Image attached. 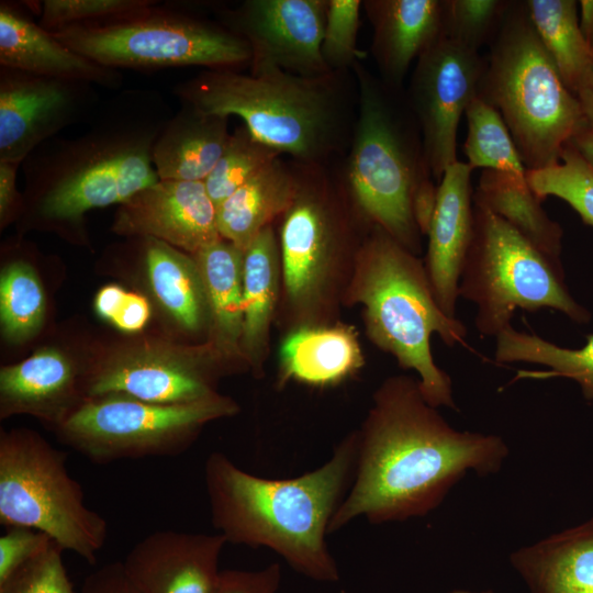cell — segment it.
Returning a JSON list of instances; mask_svg holds the SVG:
<instances>
[{
	"mask_svg": "<svg viewBox=\"0 0 593 593\" xmlns=\"http://www.w3.org/2000/svg\"><path fill=\"white\" fill-rule=\"evenodd\" d=\"M357 434L355 475L328 534L359 517L376 525L424 517L468 472L495 474L510 452L499 435L454 428L404 376L377 390Z\"/></svg>",
	"mask_w": 593,
	"mask_h": 593,
	"instance_id": "6da1fadb",
	"label": "cell"
},
{
	"mask_svg": "<svg viewBox=\"0 0 593 593\" xmlns=\"http://www.w3.org/2000/svg\"><path fill=\"white\" fill-rule=\"evenodd\" d=\"M172 114L158 91L126 89L110 99L81 134L40 145L21 167V227L85 239L88 211L120 205L159 180L153 147Z\"/></svg>",
	"mask_w": 593,
	"mask_h": 593,
	"instance_id": "7a4b0ae2",
	"label": "cell"
},
{
	"mask_svg": "<svg viewBox=\"0 0 593 593\" xmlns=\"http://www.w3.org/2000/svg\"><path fill=\"white\" fill-rule=\"evenodd\" d=\"M358 434L353 433L318 468L291 479H267L215 451L204 463V485L213 527L227 542L265 547L294 571L337 582V563L325 537L356 469Z\"/></svg>",
	"mask_w": 593,
	"mask_h": 593,
	"instance_id": "3957f363",
	"label": "cell"
},
{
	"mask_svg": "<svg viewBox=\"0 0 593 593\" xmlns=\"http://www.w3.org/2000/svg\"><path fill=\"white\" fill-rule=\"evenodd\" d=\"M180 103L238 116L255 137L300 164L343 159L357 113L353 71L306 77L279 68L205 69L176 83Z\"/></svg>",
	"mask_w": 593,
	"mask_h": 593,
	"instance_id": "277c9868",
	"label": "cell"
},
{
	"mask_svg": "<svg viewBox=\"0 0 593 593\" xmlns=\"http://www.w3.org/2000/svg\"><path fill=\"white\" fill-rule=\"evenodd\" d=\"M357 113L340 160L346 187L372 225L416 255L422 248L437 195L423 139L405 88L394 89L358 60Z\"/></svg>",
	"mask_w": 593,
	"mask_h": 593,
	"instance_id": "5b68a950",
	"label": "cell"
},
{
	"mask_svg": "<svg viewBox=\"0 0 593 593\" xmlns=\"http://www.w3.org/2000/svg\"><path fill=\"white\" fill-rule=\"evenodd\" d=\"M350 298L363 306L371 340L414 370L425 401L458 410L449 374L434 361L430 337L450 347L465 345L468 329L438 305L425 265L383 228L373 225L355 253Z\"/></svg>",
	"mask_w": 593,
	"mask_h": 593,
	"instance_id": "8992f818",
	"label": "cell"
},
{
	"mask_svg": "<svg viewBox=\"0 0 593 593\" xmlns=\"http://www.w3.org/2000/svg\"><path fill=\"white\" fill-rule=\"evenodd\" d=\"M478 97L501 114L527 170L558 163L591 126L541 43L525 1H512L489 45Z\"/></svg>",
	"mask_w": 593,
	"mask_h": 593,
	"instance_id": "52a82bcc",
	"label": "cell"
},
{
	"mask_svg": "<svg viewBox=\"0 0 593 593\" xmlns=\"http://www.w3.org/2000/svg\"><path fill=\"white\" fill-rule=\"evenodd\" d=\"M51 33L71 51L118 70L188 66L242 70L251 58L245 40L180 2L154 0L111 21Z\"/></svg>",
	"mask_w": 593,
	"mask_h": 593,
	"instance_id": "ba28073f",
	"label": "cell"
},
{
	"mask_svg": "<svg viewBox=\"0 0 593 593\" xmlns=\"http://www.w3.org/2000/svg\"><path fill=\"white\" fill-rule=\"evenodd\" d=\"M459 296L477 305L475 327L486 336L496 337L510 326L516 309L548 307L577 323L591 317L569 293L563 269L502 217L474 203Z\"/></svg>",
	"mask_w": 593,
	"mask_h": 593,
	"instance_id": "9c48e42d",
	"label": "cell"
},
{
	"mask_svg": "<svg viewBox=\"0 0 593 593\" xmlns=\"http://www.w3.org/2000/svg\"><path fill=\"white\" fill-rule=\"evenodd\" d=\"M0 523L40 530L89 564L108 536L107 521L86 505L65 452L27 428L0 432Z\"/></svg>",
	"mask_w": 593,
	"mask_h": 593,
	"instance_id": "30bf717a",
	"label": "cell"
},
{
	"mask_svg": "<svg viewBox=\"0 0 593 593\" xmlns=\"http://www.w3.org/2000/svg\"><path fill=\"white\" fill-rule=\"evenodd\" d=\"M231 398L188 404H156L121 394L87 398L55 429L58 440L91 462L174 457L184 452L204 425L232 416Z\"/></svg>",
	"mask_w": 593,
	"mask_h": 593,
	"instance_id": "8fae6325",
	"label": "cell"
},
{
	"mask_svg": "<svg viewBox=\"0 0 593 593\" xmlns=\"http://www.w3.org/2000/svg\"><path fill=\"white\" fill-rule=\"evenodd\" d=\"M220 357L210 343L186 347L143 339L120 347L88 368L87 398L121 394L156 404H188L216 396Z\"/></svg>",
	"mask_w": 593,
	"mask_h": 593,
	"instance_id": "7c38bea8",
	"label": "cell"
},
{
	"mask_svg": "<svg viewBox=\"0 0 593 593\" xmlns=\"http://www.w3.org/2000/svg\"><path fill=\"white\" fill-rule=\"evenodd\" d=\"M485 57L443 36L415 61L405 94L434 180L457 159L461 116L478 96Z\"/></svg>",
	"mask_w": 593,
	"mask_h": 593,
	"instance_id": "4fadbf2b",
	"label": "cell"
},
{
	"mask_svg": "<svg viewBox=\"0 0 593 593\" xmlns=\"http://www.w3.org/2000/svg\"><path fill=\"white\" fill-rule=\"evenodd\" d=\"M215 20L246 41L249 70L279 68L316 77L333 72L322 55L327 0H245L210 4Z\"/></svg>",
	"mask_w": 593,
	"mask_h": 593,
	"instance_id": "5bb4252c",
	"label": "cell"
},
{
	"mask_svg": "<svg viewBox=\"0 0 593 593\" xmlns=\"http://www.w3.org/2000/svg\"><path fill=\"white\" fill-rule=\"evenodd\" d=\"M94 85L0 66V160L23 164L40 145L93 113Z\"/></svg>",
	"mask_w": 593,
	"mask_h": 593,
	"instance_id": "9a60e30c",
	"label": "cell"
},
{
	"mask_svg": "<svg viewBox=\"0 0 593 593\" xmlns=\"http://www.w3.org/2000/svg\"><path fill=\"white\" fill-rule=\"evenodd\" d=\"M112 232L155 238L194 255L221 237L203 181L158 180L118 205Z\"/></svg>",
	"mask_w": 593,
	"mask_h": 593,
	"instance_id": "2e32d148",
	"label": "cell"
},
{
	"mask_svg": "<svg viewBox=\"0 0 593 593\" xmlns=\"http://www.w3.org/2000/svg\"><path fill=\"white\" fill-rule=\"evenodd\" d=\"M226 544L220 533L156 530L137 541L122 564L138 593H211Z\"/></svg>",
	"mask_w": 593,
	"mask_h": 593,
	"instance_id": "e0dca14e",
	"label": "cell"
},
{
	"mask_svg": "<svg viewBox=\"0 0 593 593\" xmlns=\"http://www.w3.org/2000/svg\"><path fill=\"white\" fill-rule=\"evenodd\" d=\"M65 351L43 347L0 370V418L31 415L58 428L87 399L86 374Z\"/></svg>",
	"mask_w": 593,
	"mask_h": 593,
	"instance_id": "ac0fdd59",
	"label": "cell"
},
{
	"mask_svg": "<svg viewBox=\"0 0 593 593\" xmlns=\"http://www.w3.org/2000/svg\"><path fill=\"white\" fill-rule=\"evenodd\" d=\"M471 174L472 168L460 160L445 170L426 234L427 276L438 305L451 318H457L460 273L472 235Z\"/></svg>",
	"mask_w": 593,
	"mask_h": 593,
	"instance_id": "d6986e66",
	"label": "cell"
},
{
	"mask_svg": "<svg viewBox=\"0 0 593 593\" xmlns=\"http://www.w3.org/2000/svg\"><path fill=\"white\" fill-rule=\"evenodd\" d=\"M372 29L370 54L377 75L404 89L412 64L444 36L443 0H365Z\"/></svg>",
	"mask_w": 593,
	"mask_h": 593,
	"instance_id": "ffe728a7",
	"label": "cell"
},
{
	"mask_svg": "<svg viewBox=\"0 0 593 593\" xmlns=\"http://www.w3.org/2000/svg\"><path fill=\"white\" fill-rule=\"evenodd\" d=\"M0 66L112 90L123 83L120 70L71 51L8 1L0 2Z\"/></svg>",
	"mask_w": 593,
	"mask_h": 593,
	"instance_id": "44dd1931",
	"label": "cell"
},
{
	"mask_svg": "<svg viewBox=\"0 0 593 593\" xmlns=\"http://www.w3.org/2000/svg\"><path fill=\"white\" fill-rule=\"evenodd\" d=\"M529 593H593V516L510 555Z\"/></svg>",
	"mask_w": 593,
	"mask_h": 593,
	"instance_id": "7402d4cb",
	"label": "cell"
},
{
	"mask_svg": "<svg viewBox=\"0 0 593 593\" xmlns=\"http://www.w3.org/2000/svg\"><path fill=\"white\" fill-rule=\"evenodd\" d=\"M228 122V116L180 103L153 147L159 180L204 181L227 145Z\"/></svg>",
	"mask_w": 593,
	"mask_h": 593,
	"instance_id": "603a6c76",
	"label": "cell"
},
{
	"mask_svg": "<svg viewBox=\"0 0 593 593\" xmlns=\"http://www.w3.org/2000/svg\"><path fill=\"white\" fill-rule=\"evenodd\" d=\"M296 191L295 163L278 157L216 206L221 237L245 250L264 228L288 211Z\"/></svg>",
	"mask_w": 593,
	"mask_h": 593,
	"instance_id": "cb8c5ba5",
	"label": "cell"
},
{
	"mask_svg": "<svg viewBox=\"0 0 593 593\" xmlns=\"http://www.w3.org/2000/svg\"><path fill=\"white\" fill-rule=\"evenodd\" d=\"M192 256L206 296L211 333L208 343L220 357L242 355L244 250L220 238Z\"/></svg>",
	"mask_w": 593,
	"mask_h": 593,
	"instance_id": "d4e9b609",
	"label": "cell"
},
{
	"mask_svg": "<svg viewBox=\"0 0 593 593\" xmlns=\"http://www.w3.org/2000/svg\"><path fill=\"white\" fill-rule=\"evenodd\" d=\"M362 365L357 333L347 325L295 329L280 349L282 382L292 379L311 385H331Z\"/></svg>",
	"mask_w": 593,
	"mask_h": 593,
	"instance_id": "484cf974",
	"label": "cell"
},
{
	"mask_svg": "<svg viewBox=\"0 0 593 593\" xmlns=\"http://www.w3.org/2000/svg\"><path fill=\"white\" fill-rule=\"evenodd\" d=\"M149 288L170 318L183 331L197 333L209 310L203 281L193 256L155 238H141Z\"/></svg>",
	"mask_w": 593,
	"mask_h": 593,
	"instance_id": "4316f807",
	"label": "cell"
},
{
	"mask_svg": "<svg viewBox=\"0 0 593 593\" xmlns=\"http://www.w3.org/2000/svg\"><path fill=\"white\" fill-rule=\"evenodd\" d=\"M473 203L502 217L553 265L563 269L560 257L562 228L548 216L542 202L529 188L526 175L482 170L473 191Z\"/></svg>",
	"mask_w": 593,
	"mask_h": 593,
	"instance_id": "83f0119b",
	"label": "cell"
},
{
	"mask_svg": "<svg viewBox=\"0 0 593 593\" xmlns=\"http://www.w3.org/2000/svg\"><path fill=\"white\" fill-rule=\"evenodd\" d=\"M279 239L272 225L264 228L244 250V326L242 356L254 369L261 367L269 327L279 293Z\"/></svg>",
	"mask_w": 593,
	"mask_h": 593,
	"instance_id": "f1b7e54d",
	"label": "cell"
},
{
	"mask_svg": "<svg viewBox=\"0 0 593 593\" xmlns=\"http://www.w3.org/2000/svg\"><path fill=\"white\" fill-rule=\"evenodd\" d=\"M495 338L496 362H529L549 368L544 371L519 370L514 380L572 379L580 385L583 396L593 401V334L586 336V344L579 349L560 347L536 334L516 331L512 325Z\"/></svg>",
	"mask_w": 593,
	"mask_h": 593,
	"instance_id": "f546056e",
	"label": "cell"
},
{
	"mask_svg": "<svg viewBox=\"0 0 593 593\" xmlns=\"http://www.w3.org/2000/svg\"><path fill=\"white\" fill-rule=\"evenodd\" d=\"M530 21L558 71L574 94L593 67V54L580 29L577 1L526 0Z\"/></svg>",
	"mask_w": 593,
	"mask_h": 593,
	"instance_id": "4dcf8cb0",
	"label": "cell"
},
{
	"mask_svg": "<svg viewBox=\"0 0 593 593\" xmlns=\"http://www.w3.org/2000/svg\"><path fill=\"white\" fill-rule=\"evenodd\" d=\"M45 294L34 268L25 260L8 262L0 276V322L5 339L22 343L41 328Z\"/></svg>",
	"mask_w": 593,
	"mask_h": 593,
	"instance_id": "1f68e13d",
	"label": "cell"
},
{
	"mask_svg": "<svg viewBox=\"0 0 593 593\" xmlns=\"http://www.w3.org/2000/svg\"><path fill=\"white\" fill-rule=\"evenodd\" d=\"M465 114L468 133L463 153L472 170L482 168L525 176L527 169L497 110L477 96Z\"/></svg>",
	"mask_w": 593,
	"mask_h": 593,
	"instance_id": "d6a6232c",
	"label": "cell"
},
{
	"mask_svg": "<svg viewBox=\"0 0 593 593\" xmlns=\"http://www.w3.org/2000/svg\"><path fill=\"white\" fill-rule=\"evenodd\" d=\"M526 180L542 202L552 195L566 201L593 227V168L569 143L558 163L537 170H526Z\"/></svg>",
	"mask_w": 593,
	"mask_h": 593,
	"instance_id": "836d02e7",
	"label": "cell"
},
{
	"mask_svg": "<svg viewBox=\"0 0 593 593\" xmlns=\"http://www.w3.org/2000/svg\"><path fill=\"white\" fill-rule=\"evenodd\" d=\"M280 156L244 124L235 127L220 159L203 181L215 206Z\"/></svg>",
	"mask_w": 593,
	"mask_h": 593,
	"instance_id": "e575fe53",
	"label": "cell"
},
{
	"mask_svg": "<svg viewBox=\"0 0 593 593\" xmlns=\"http://www.w3.org/2000/svg\"><path fill=\"white\" fill-rule=\"evenodd\" d=\"M444 36L479 52L495 37L511 0H443Z\"/></svg>",
	"mask_w": 593,
	"mask_h": 593,
	"instance_id": "d590c367",
	"label": "cell"
},
{
	"mask_svg": "<svg viewBox=\"0 0 593 593\" xmlns=\"http://www.w3.org/2000/svg\"><path fill=\"white\" fill-rule=\"evenodd\" d=\"M361 0H327L322 55L332 71H353L367 54L357 48Z\"/></svg>",
	"mask_w": 593,
	"mask_h": 593,
	"instance_id": "8d00e7d4",
	"label": "cell"
},
{
	"mask_svg": "<svg viewBox=\"0 0 593 593\" xmlns=\"http://www.w3.org/2000/svg\"><path fill=\"white\" fill-rule=\"evenodd\" d=\"M154 0H44L38 2V24L48 32L76 25L99 24L124 16Z\"/></svg>",
	"mask_w": 593,
	"mask_h": 593,
	"instance_id": "74e56055",
	"label": "cell"
},
{
	"mask_svg": "<svg viewBox=\"0 0 593 593\" xmlns=\"http://www.w3.org/2000/svg\"><path fill=\"white\" fill-rule=\"evenodd\" d=\"M63 551L53 541L1 581L0 593H78L64 566Z\"/></svg>",
	"mask_w": 593,
	"mask_h": 593,
	"instance_id": "f35d334b",
	"label": "cell"
},
{
	"mask_svg": "<svg viewBox=\"0 0 593 593\" xmlns=\"http://www.w3.org/2000/svg\"><path fill=\"white\" fill-rule=\"evenodd\" d=\"M53 541L49 536L36 529L8 527L0 536V582L41 553Z\"/></svg>",
	"mask_w": 593,
	"mask_h": 593,
	"instance_id": "ab89813d",
	"label": "cell"
},
{
	"mask_svg": "<svg viewBox=\"0 0 593 593\" xmlns=\"http://www.w3.org/2000/svg\"><path fill=\"white\" fill-rule=\"evenodd\" d=\"M280 582L278 562L259 570H221L211 593H277Z\"/></svg>",
	"mask_w": 593,
	"mask_h": 593,
	"instance_id": "60d3db41",
	"label": "cell"
},
{
	"mask_svg": "<svg viewBox=\"0 0 593 593\" xmlns=\"http://www.w3.org/2000/svg\"><path fill=\"white\" fill-rule=\"evenodd\" d=\"M21 163L0 160V227L19 221L24 210V197L16 186Z\"/></svg>",
	"mask_w": 593,
	"mask_h": 593,
	"instance_id": "b9f144b4",
	"label": "cell"
},
{
	"mask_svg": "<svg viewBox=\"0 0 593 593\" xmlns=\"http://www.w3.org/2000/svg\"><path fill=\"white\" fill-rule=\"evenodd\" d=\"M78 593H138L124 572L122 561L99 568L89 574Z\"/></svg>",
	"mask_w": 593,
	"mask_h": 593,
	"instance_id": "7bdbcfd3",
	"label": "cell"
},
{
	"mask_svg": "<svg viewBox=\"0 0 593 593\" xmlns=\"http://www.w3.org/2000/svg\"><path fill=\"white\" fill-rule=\"evenodd\" d=\"M149 317L150 305L147 299L138 293L127 292L111 323L120 331L135 333L145 327Z\"/></svg>",
	"mask_w": 593,
	"mask_h": 593,
	"instance_id": "ee69618b",
	"label": "cell"
},
{
	"mask_svg": "<svg viewBox=\"0 0 593 593\" xmlns=\"http://www.w3.org/2000/svg\"><path fill=\"white\" fill-rule=\"evenodd\" d=\"M128 291L116 284H109L100 289L94 299V309L103 318L111 322Z\"/></svg>",
	"mask_w": 593,
	"mask_h": 593,
	"instance_id": "f6af8a7d",
	"label": "cell"
},
{
	"mask_svg": "<svg viewBox=\"0 0 593 593\" xmlns=\"http://www.w3.org/2000/svg\"><path fill=\"white\" fill-rule=\"evenodd\" d=\"M574 96L589 124L593 126V67L578 86Z\"/></svg>",
	"mask_w": 593,
	"mask_h": 593,
	"instance_id": "bcb514c9",
	"label": "cell"
},
{
	"mask_svg": "<svg viewBox=\"0 0 593 593\" xmlns=\"http://www.w3.org/2000/svg\"><path fill=\"white\" fill-rule=\"evenodd\" d=\"M580 29L583 37L593 54V0L579 1Z\"/></svg>",
	"mask_w": 593,
	"mask_h": 593,
	"instance_id": "7dc6e473",
	"label": "cell"
},
{
	"mask_svg": "<svg viewBox=\"0 0 593 593\" xmlns=\"http://www.w3.org/2000/svg\"><path fill=\"white\" fill-rule=\"evenodd\" d=\"M570 144L582 156V158L593 168V126H589L577 136Z\"/></svg>",
	"mask_w": 593,
	"mask_h": 593,
	"instance_id": "c3c4849f",
	"label": "cell"
},
{
	"mask_svg": "<svg viewBox=\"0 0 593 593\" xmlns=\"http://www.w3.org/2000/svg\"><path fill=\"white\" fill-rule=\"evenodd\" d=\"M449 593H494V591L491 590V589H488V590H484V591H481V592H471V591H468V590L457 589V590L450 591Z\"/></svg>",
	"mask_w": 593,
	"mask_h": 593,
	"instance_id": "681fc988",
	"label": "cell"
}]
</instances>
